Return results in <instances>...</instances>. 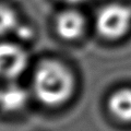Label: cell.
<instances>
[{
    "mask_svg": "<svg viewBox=\"0 0 131 131\" xmlns=\"http://www.w3.org/2000/svg\"><path fill=\"white\" fill-rule=\"evenodd\" d=\"M33 83L37 98L48 106H58L67 102L74 88L71 72L55 60L44 61L38 66Z\"/></svg>",
    "mask_w": 131,
    "mask_h": 131,
    "instance_id": "1",
    "label": "cell"
},
{
    "mask_svg": "<svg viewBox=\"0 0 131 131\" xmlns=\"http://www.w3.org/2000/svg\"><path fill=\"white\" fill-rule=\"evenodd\" d=\"M131 26V9L129 7L112 3L102 8L97 13L96 27L106 38L122 37Z\"/></svg>",
    "mask_w": 131,
    "mask_h": 131,
    "instance_id": "2",
    "label": "cell"
},
{
    "mask_svg": "<svg viewBox=\"0 0 131 131\" xmlns=\"http://www.w3.org/2000/svg\"><path fill=\"white\" fill-rule=\"evenodd\" d=\"M27 64V56L21 47L14 44H0V78L15 79L24 71Z\"/></svg>",
    "mask_w": 131,
    "mask_h": 131,
    "instance_id": "3",
    "label": "cell"
},
{
    "mask_svg": "<svg viewBox=\"0 0 131 131\" xmlns=\"http://www.w3.org/2000/svg\"><path fill=\"white\" fill-rule=\"evenodd\" d=\"M56 27L58 34L66 39H75L84 31L85 23L82 14L77 11H64L57 18Z\"/></svg>",
    "mask_w": 131,
    "mask_h": 131,
    "instance_id": "4",
    "label": "cell"
},
{
    "mask_svg": "<svg viewBox=\"0 0 131 131\" xmlns=\"http://www.w3.org/2000/svg\"><path fill=\"white\" fill-rule=\"evenodd\" d=\"M28 100L27 92L19 85H9L0 90V107L6 112L21 109Z\"/></svg>",
    "mask_w": 131,
    "mask_h": 131,
    "instance_id": "5",
    "label": "cell"
},
{
    "mask_svg": "<svg viewBox=\"0 0 131 131\" xmlns=\"http://www.w3.org/2000/svg\"><path fill=\"white\" fill-rule=\"evenodd\" d=\"M109 110L115 117L122 121H131V90L116 91L108 101Z\"/></svg>",
    "mask_w": 131,
    "mask_h": 131,
    "instance_id": "6",
    "label": "cell"
},
{
    "mask_svg": "<svg viewBox=\"0 0 131 131\" xmlns=\"http://www.w3.org/2000/svg\"><path fill=\"white\" fill-rule=\"evenodd\" d=\"M18 27L16 16L10 8L0 5V36L6 35Z\"/></svg>",
    "mask_w": 131,
    "mask_h": 131,
    "instance_id": "7",
    "label": "cell"
},
{
    "mask_svg": "<svg viewBox=\"0 0 131 131\" xmlns=\"http://www.w3.org/2000/svg\"><path fill=\"white\" fill-rule=\"evenodd\" d=\"M62 1L69 2V3H77V2H80V1H82V0H62Z\"/></svg>",
    "mask_w": 131,
    "mask_h": 131,
    "instance_id": "8",
    "label": "cell"
}]
</instances>
